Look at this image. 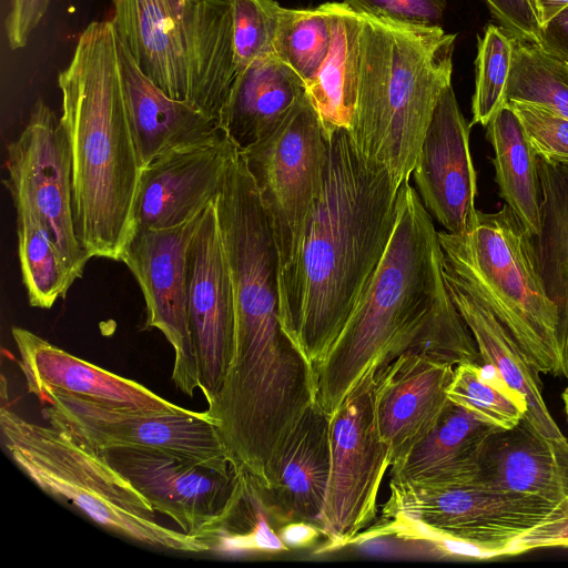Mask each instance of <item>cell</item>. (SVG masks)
<instances>
[{
  "instance_id": "39",
  "label": "cell",
  "mask_w": 568,
  "mask_h": 568,
  "mask_svg": "<svg viewBox=\"0 0 568 568\" xmlns=\"http://www.w3.org/2000/svg\"><path fill=\"white\" fill-rule=\"evenodd\" d=\"M51 0H9L6 34L12 50L24 48L48 11Z\"/></svg>"
},
{
  "instance_id": "25",
  "label": "cell",
  "mask_w": 568,
  "mask_h": 568,
  "mask_svg": "<svg viewBox=\"0 0 568 568\" xmlns=\"http://www.w3.org/2000/svg\"><path fill=\"white\" fill-rule=\"evenodd\" d=\"M496 427L448 402L434 428L390 467V485L437 486L476 479Z\"/></svg>"
},
{
  "instance_id": "13",
  "label": "cell",
  "mask_w": 568,
  "mask_h": 568,
  "mask_svg": "<svg viewBox=\"0 0 568 568\" xmlns=\"http://www.w3.org/2000/svg\"><path fill=\"white\" fill-rule=\"evenodd\" d=\"M203 211L173 227L134 231L121 256L145 301L143 328L159 329L170 343L171 378L190 397L200 378L186 312V254Z\"/></svg>"
},
{
  "instance_id": "11",
  "label": "cell",
  "mask_w": 568,
  "mask_h": 568,
  "mask_svg": "<svg viewBox=\"0 0 568 568\" xmlns=\"http://www.w3.org/2000/svg\"><path fill=\"white\" fill-rule=\"evenodd\" d=\"M99 452L155 511L209 545L244 493L246 474L242 470H217L158 449L119 447Z\"/></svg>"
},
{
  "instance_id": "36",
  "label": "cell",
  "mask_w": 568,
  "mask_h": 568,
  "mask_svg": "<svg viewBox=\"0 0 568 568\" xmlns=\"http://www.w3.org/2000/svg\"><path fill=\"white\" fill-rule=\"evenodd\" d=\"M538 158L568 164V119L538 104L509 100Z\"/></svg>"
},
{
  "instance_id": "12",
  "label": "cell",
  "mask_w": 568,
  "mask_h": 568,
  "mask_svg": "<svg viewBox=\"0 0 568 568\" xmlns=\"http://www.w3.org/2000/svg\"><path fill=\"white\" fill-rule=\"evenodd\" d=\"M12 201L28 202L47 222L71 272L79 278L91 258L74 229L71 155L65 132L51 108L38 99L29 121L7 148Z\"/></svg>"
},
{
  "instance_id": "7",
  "label": "cell",
  "mask_w": 568,
  "mask_h": 568,
  "mask_svg": "<svg viewBox=\"0 0 568 568\" xmlns=\"http://www.w3.org/2000/svg\"><path fill=\"white\" fill-rule=\"evenodd\" d=\"M389 488L383 506L387 525L373 532L426 540L447 555L513 556L514 545L528 531L568 516V500L505 490L477 478L437 486L389 484Z\"/></svg>"
},
{
  "instance_id": "2",
  "label": "cell",
  "mask_w": 568,
  "mask_h": 568,
  "mask_svg": "<svg viewBox=\"0 0 568 568\" xmlns=\"http://www.w3.org/2000/svg\"><path fill=\"white\" fill-rule=\"evenodd\" d=\"M407 352L454 366L483 364L448 293L438 232L409 180L399 186L396 222L378 266L314 366L317 400L332 415L371 367L378 369Z\"/></svg>"
},
{
  "instance_id": "34",
  "label": "cell",
  "mask_w": 568,
  "mask_h": 568,
  "mask_svg": "<svg viewBox=\"0 0 568 568\" xmlns=\"http://www.w3.org/2000/svg\"><path fill=\"white\" fill-rule=\"evenodd\" d=\"M513 49V38L501 27L489 24L484 36L478 37L471 125L486 126L493 115L506 104L505 93Z\"/></svg>"
},
{
  "instance_id": "43",
  "label": "cell",
  "mask_w": 568,
  "mask_h": 568,
  "mask_svg": "<svg viewBox=\"0 0 568 568\" xmlns=\"http://www.w3.org/2000/svg\"><path fill=\"white\" fill-rule=\"evenodd\" d=\"M539 27L548 22L555 14L568 7V0H529Z\"/></svg>"
},
{
  "instance_id": "10",
  "label": "cell",
  "mask_w": 568,
  "mask_h": 568,
  "mask_svg": "<svg viewBox=\"0 0 568 568\" xmlns=\"http://www.w3.org/2000/svg\"><path fill=\"white\" fill-rule=\"evenodd\" d=\"M327 138L305 94L266 136L240 151L271 221L281 267L293 256L322 189Z\"/></svg>"
},
{
  "instance_id": "26",
  "label": "cell",
  "mask_w": 568,
  "mask_h": 568,
  "mask_svg": "<svg viewBox=\"0 0 568 568\" xmlns=\"http://www.w3.org/2000/svg\"><path fill=\"white\" fill-rule=\"evenodd\" d=\"M305 92L304 81L276 55L258 59L237 72L220 128L244 151L271 133Z\"/></svg>"
},
{
  "instance_id": "22",
  "label": "cell",
  "mask_w": 568,
  "mask_h": 568,
  "mask_svg": "<svg viewBox=\"0 0 568 568\" xmlns=\"http://www.w3.org/2000/svg\"><path fill=\"white\" fill-rule=\"evenodd\" d=\"M477 479L510 491L568 500V442L542 436L524 417L495 428L483 448Z\"/></svg>"
},
{
  "instance_id": "24",
  "label": "cell",
  "mask_w": 568,
  "mask_h": 568,
  "mask_svg": "<svg viewBox=\"0 0 568 568\" xmlns=\"http://www.w3.org/2000/svg\"><path fill=\"white\" fill-rule=\"evenodd\" d=\"M186 101L213 119L237 74L227 0H186L184 13Z\"/></svg>"
},
{
  "instance_id": "30",
  "label": "cell",
  "mask_w": 568,
  "mask_h": 568,
  "mask_svg": "<svg viewBox=\"0 0 568 568\" xmlns=\"http://www.w3.org/2000/svg\"><path fill=\"white\" fill-rule=\"evenodd\" d=\"M18 255L29 304L51 308L77 280L42 216L26 201H13Z\"/></svg>"
},
{
  "instance_id": "19",
  "label": "cell",
  "mask_w": 568,
  "mask_h": 568,
  "mask_svg": "<svg viewBox=\"0 0 568 568\" xmlns=\"http://www.w3.org/2000/svg\"><path fill=\"white\" fill-rule=\"evenodd\" d=\"M11 334L28 392L62 390L119 407L156 412L180 410L178 406L139 382L81 359L31 331L13 326Z\"/></svg>"
},
{
  "instance_id": "8",
  "label": "cell",
  "mask_w": 568,
  "mask_h": 568,
  "mask_svg": "<svg viewBox=\"0 0 568 568\" xmlns=\"http://www.w3.org/2000/svg\"><path fill=\"white\" fill-rule=\"evenodd\" d=\"M49 425L97 450L129 447L169 452L217 470H239L207 410L119 407L62 390L37 395Z\"/></svg>"
},
{
  "instance_id": "18",
  "label": "cell",
  "mask_w": 568,
  "mask_h": 568,
  "mask_svg": "<svg viewBox=\"0 0 568 568\" xmlns=\"http://www.w3.org/2000/svg\"><path fill=\"white\" fill-rule=\"evenodd\" d=\"M454 368L425 354L407 352L376 371L374 410L392 466L442 417L449 402Z\"/></svg>"
},
{
  "instance_id": "29",
  "label": "cell",
  "mask_w": 568,
  "mask_h": 568,
  "mask_svg": "<svg viewBox=\"0 0 568 568\" xmlns=\"http://www.w3.org/2000/svg\"><path fill=\"white\" fill-rule=\"evenodd\" d=\"M490 159L499 195L532 235L540 227V181L537 160L525 130L506 102L487 123Z\"/></svg>"
},
{
  "instance_id": "23",
  "label": "cell",
  "mask_w": 568,
  "mask_h": 568,
  "mask_svg": "<svg viewBox=\"0 0 568 568\" xmlns=\"http://www.w3.org/2000/svg\"><path fill=\"white\" fill-rule=\"evenodd\" d=\"M450 298L467 325L483 364L491 367L527 402L526 418L548 439L568 442L552 419L539 385L538 372L488 306L444 265Z\"/></svg>"
},
{
  "instance_id": "21",
  "label": "cell",
  "mask_w": 568,
  "mask_h": 568,
  "mask_svg": "<svg viewBox=\"0 0 568 568\" xmlns=\"http://www.w3.org/2000/svg\"><path fill=\"white\" fill-rule=\"evenodd\" d=\"M118 53L141 169L172 150L206 143L224 133L217 120L187 101L170 98L154 85L119 40Z\"/></svg>"
},
{
  "instance_id": "5",
  "label": "cell",
  "mask_w": 568,
  "mask_h": 568,
  "mask_svg": "<svg viewBox=\"0 0 568 568\" xmlns=\"http://www.w3.org/2000/svg\"><path fill=\"white\" fill-rule=\"evenodd\" d=\"M2 443L42 491L77 507L101 527L160 549L205 552L210 545L161 524L148 499L103 454L54 426L0 407Z\"/></svg>"
},
{
  "instance_id": "6",
  "label": "cell",
  "mask_w": 568,
  "mask_h": 568,
  "mask_svg": "<svg viewBox=\"0 0 568 568\" xmlns=\"http://www.w3.org/2000/svg\"><path fill=\"white\" fill-rule=\"evenodd\" d=\"M444 265L488 306L530 365L562 375L557 310L538 268L534 236L507 205L476 211L464 233L438 232Z\"/></svg>"
},
{
  "instance_id": "15",
  "label": "cell",
  "mask_w": 568,
  "mask_h": 568,
  "mask_svg": "<svg viewBox=\"0 0 568 568\" xmlns=\"http://www.w3.org/2000/svg\"><path fill=\"white\" fill-rule=\"evenodd\" d=\"M328 414L315 399L272 454L262 485L252 488L270 521L317 525L331 473Z\"/></svg>"
},
{
  "instance_id": "3",
  "label": "cell",
  "mask_w": 568,
  "mask_h": 568,
  "mask_svg": "<svg viewBox=\"0 0 568 568\" xmlns=\"http://www.w3.org/2000/svg\"><path fill=\"white\" fill-rule=\"evenodd\" d=\"M58 87L71 155L77 237L91 258L121 261L133 234L142 169L110 20L93 21L82 31Z\"/></svg>"
},
{
  "instance_id": "41",
  "label": "cell",
  "mask_w": 568,
  "mask_h": 568,
  "mask_svg": "<svg viewBox=\"0 0 568 568\" xmlns=\"http://www.w3.org/2000/svg\"><path fill=\"white\" fill-rule=\"evenodd\" d=\"M536 44L547 54L568 64V7L539 28Z\"/></svg>"
},
{
  "instance_id": "17",
  "label": "cell",
  "mask_w": 568,
  "mask_h": 568,
  "mask_svg": "<svg viewBox=\"0 0 568 568\" xmlns=\"http://www.w3.org/2000/svg\"><path fill=\"white\" fill-rule=\"evenodd\" d=\"M239 151L223 133L217 139L172 150L141 170L133 232L180 225L201 213L223 183Z\"/></svg>"
},
{
  "instance_id": "37",
  "label": "cell",
  "mask_w": 568,
  "mask_h": 568,
  "mask_svg": "<svg viewBox=\"0 0 568 568\" xmlns=\"http://www.w3.org/2000/svg\"><path fill=\"white\" fill-rule=\"evenodd\" d=\"M357 13L395 22L440 27L446 0H343Z\"/></svg>"
},
{
  "instance_id": "9",
  "label": "cell",
  "mask_w": 568,
  "mask_h": 568,
  "mask_svg": "<svg viewBox=\"0 0 568 568\" xmlns=\"http://www.w3.org/2000/svg\"><path fill=\"white\" fill-rule=\"evenodd\" d=\"M376 371L371 367L331 415V473L317 523L327 548L354 542L376 518L379 487L392 466L374 410Z\"/></svg>"
},
{
  "instance_id": "14",
  "label": "cell",
  "mask_w": 568,
  "mask_h": 568,
  "mask_svg": "<svg viewBox=\"0 0 568 568\" xmlns=\"http://www.w3.org/2000/svg\"><path fill=\"white\" fill-rule=\"evenodd\" d=\"M186 312L200 390L210 404L226 374L236 331L234 291L215 199L204 209L187 248Z\"/></svg>"
},
{
  "instance_id": "27",
  "label": "cell",
  "mask_w": 568,
  "mask_h": 568,
  "mask_svg": "<svg viewBox=\"0 0 568 568\" xmlns=\"http://www.w3.org/2000/svg\"><path fill=\"white\" fill-rule=\"evenodd\" d=\"M540 227L534 236L539 273L557 310L562 376L568 381V164L537 160Z\"/></svg>"
},
{
  "instance_id": "1",
  "label": "cell",
  "mask_w": 568,
  "mask_h": 568,
  "mask_svg": "<svg viewBox=\"0 0 568 568\" xmlns=\"http://www.w3.org/2000/svg\"><path fill=\"white\" fill-rule=\"evenodd\" d=\"M322 189L292 258L280 270V321L315 366L378 266L397 215L399 184L367 161L347 130L327 136Z\"/></svg>"
},
{
  "instance_id": "4",
  "label": "cell",
  "mask_w": 568,
  "mask_h": 568,
  "mask_svg": "<svg viewBox=\"0 0 568 568\" xmlns=\"http://www.w3.org/2000/svg\"><path fill=\"white\" fill-rule=\"evenodd\" d=\"M361 14L351 138L399 185L408 181L442 92L452 84L456 34Z\"/></svg>"
},
{
  "instance_id": "16",
  "label": "cell",
  "mask_w": 568,
  "mask_h": 568,
  "mask_svg": "<svg viewBox=\"0 0 568 568\" xmlns=\"http://www.w3.org/2000/svg\"><path fill=\"white\" fill-rule=\"evenodd\" d=\"M471 124L464 118L452 84L434 110L412 172L428 213L445 231L459 234L475 221L477 174L469 149Z\"/></svg>"
},
{
  "instance_id": "35",
  "label": "cell",
  "mask_w": 568,
  "mask_h": 568,
  "mask_svg": "<svg viewBox=\"0 0 568 568\" xmlns=\"http://www.w3.org/2000/svg\"><path fill=\"white\" fill-rule=\"evenodd\" d=\"M237 72L258 59L275 55L282 6L275 0H227Z\"/></svg>"
},
{
  "instance_id": "32",
  "label": "cell",
  "mask_w": 568,
  "mask_h": 568,
  "mask_svg": "<svg viewBox=\"0 0 568 568\" xmlns=\"http://www.w3.org/2000/svg\"><path fill=\"white\" fill-rule=\"evenodd\" d=\"M513 38V60L506 101L545 106L568 119V64L534 42Z\"/></svg>"
},
{
  "instance_id": "40",
  "label": "cell",
  "mask_w": 568,
  "mask_h": 568,
  "mask_svg": "<svg viewBox=\"0 0 568 568\" xmlns=\"http://www.w3.org/2000/svg\"><path fill=\"white\" fill-rule=\"evenodd\" d=\"M568 547V516L540 525L524 535L513 547V555L537 548Z\"/></svg>"
},
{
  "instance_id": "33",
  "label": "cell",
  "mask_w": 568,
  "mask_h": 568,
  "mask_svg": "<svg viewBox=\"0 0 568 568\" xmlns=\"http://www.w3.org/2000/svg\"><path fill=\"white\" fill-rule=\"evenodd\" d=\"M329 3L315 8H282L275 55L292 68L305 85L320 71L332 43Z\"/></svg>"
},
{
  "instance_id": "38",
  "label": "cell",
  "mask_w": 568,
  "mask_h": 568,
  "mask_svg": "<svg viewBox=\"0 0 568 568\" xmlns=\"http://www.w3.org/2000/svg\"><path fill=\"white\" fill-rule=\"evenodd\" d=\"M501 28L514 38L537 42L539 23L529 0H485Z\"/></svg>"
},
{
  "instance_id": "31",
  "label": "cell",
  "mask_w": 568,
  "mask_h": 568,
  "mask_svg": "<svg viewBox=\"0 0 568 568\" xmlns=\"http://www.w3.org/2000/svg\"><path fill=\"white\" fill-rule=\"evenodd\" d=\"M448 399L496 428L508 429L527 414L524 396L510 387L491 367L462 363L454 368Z\"/></svg>"
},
{
  "instance_id": "20",
  "label": "cell",
  "mask_w": 568,
  "mask_h": 568,
  "mask_svg": "<svg viewBox=\"0 0 568 568\" xmlns=\"http://www.w3.org/2000/svg\"><path fill=\"white\" fill-rule=\"evenodd\" d=\"M186 0H112L119 42L141 72L172 99L186 101Z\"/></svg>"
},
{
  "instance_id": "44",
  "label": "cell",
  "mask_w": 568,
  "mask_h": 568,
  "mask_svg": "<svg viewBox=\"0 0 568 568\" xmlns=\"http://www.w3.org/2000/svg\"><path fill=\"white\" fill-rule=\"evenodd\" d=\"M562 399H564L565 412H566V416H567V420H568V385L562 393Z\"/></svg>"
},
{
  "instance_id": "28",
  "label": "cell",
  "mask_w": 568,
  "mask_h": 568,
  "mask_svg": "<svg viewBox=\"0 0 568 568\" xmlns=\"http://www.w3.org/2000/svg\"><path fill=\"white\" fill-rule=\"evenodd\" d=\"M332 43L315 78L305 85L326 138L337 130L349 132L356 108L361 14L342 2H328Z\"/></svg>"
},
{
  "instance_id": "42",
  "label": "cell",
  "mask_w": 568,
  "mask_h": 568,
  "mask_svg": "<svg viewBox=\"0 0 568 568\" xmlns=\"http://www.w3.org/2000/svg\"><path fill=\"white\" fill-rule=\"evenodd\" d=\"M277 535L286 549L290 550L314 545L323 532L317 525L300 520L282 525Z\"/></svg>"
}]
</instances>
